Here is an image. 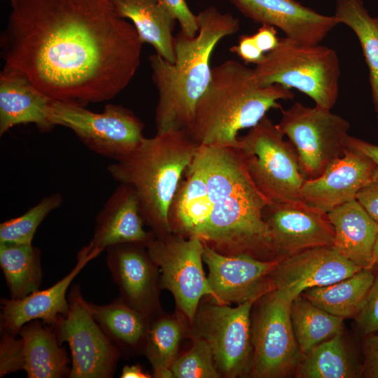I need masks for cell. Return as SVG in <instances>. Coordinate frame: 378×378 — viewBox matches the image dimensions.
<instances>
[{
    "label": "cell",
    "instance_id": "obj_22",
    "mask_svg": "<svg viewBox=\"0 0 378 378\" xmlns=\"http://www.w3.org/2000/svg\"><path fill=\"white\" fill-rule=\"evenodd\" d=\"M52 99L20 73L3 68L0 73V136L12 127L32 123L41 132L55 126L50 116Z\"/></svg>",
    "mask_w": 378,
    "mask_h": 378
},
{
    "label": "cell",
    "instance_id": "obj_14",
    "mask_svg": "<svg viewBox=\"0 0 378 378\" xmlns=\"http://www.w3.org/2000/svg\"><path fill=\"white\" fill-rule=\"evenodd\" d=\"M203 261L214 296L209 301L240 304L272 290L271 274L282 258L263 260L246 255H225L204 244Z\"/></svg>",
    "mask_w": 378,
    "mask_h": 378
},
{
    "label": "cell",
    "instance_id": "obj_25",
    "mask_svg": "<svg viewBox=\"0 0 378 378\" xmlns=\"http://www.w3.org/2000/svg\"><path fill=\"white\" fill-rule=\"evenodd\" d=\"M18 335L22 342V370L29 378L69 377L66 351L61 347L52 326L40 320L24 324Z\"/></svg>",
    "mask_w": 378,
    "mask_h": 378
},
{
    "label": "cell",
    "instance_id": "obj_31",
    "mask_svg": "<svg viewBox=\"0 0 378 378\" xmlns=\"http://www.w3.org/2000/svg\"><path fill=\"white\" fill-rule=\"evenodd\" d=\"M41 252L31 244L0 243V266L10 298L38 290L43 279Z\"/></svg>",
    "mask_w": 378,
    "mask_h": 378
},
{
    "label": "cell",
    "instance_id": "obj_35",
    "mask_svg": "<svg viewBox=\"0 0 378 378\" xmlns=\"http://www.w3.org/2000/svg\"><path fill=\"white\" fill-rule=\"evenodd\" d=\"M190 340L189 350L178 356L172 366L173 378H220L207 342L200 337Z\"/></svg>",
    "mask_w": 378,
    "mask_h": 378
},
{
    "label": "cell",
    "instance_id": "obj_24",
    "mask_svg": "<svg viewBox=\"0 0 378 378\" xmlns=\"http://www.w3.org/2000/svg\"><path fill=\"white\" fill-rule=\"evenodd\" d=\"M210 209L203 161L199 148L186 168L170 204L171 232L186 238L197 237Z\"/></svg>",
    "mask_w": 378,
    "mask_h": 378
},
{
    "label": "cell",
    "instance_id": "obj_12",
    "mask_svg": "<svg viewBox=\"0 0 378 378\" xmlns=\"http://www.w3.org/2000/svg\"><path fill=\"white\" fill-rule=\"evenodd\" d=\"M146 246L158 267L161 290L173 295L176 311L192 326L201 299L214 296L203 268L204 243L170 232L155 236Z\"/></svg>",
    "mask_w": 378,
    "mask_h": 378
},
{
    "label": "cell",
    "instance_id": "obj_4",
    "mask_svg": "<svg viewBox=\"0 0 378 378\" xmlns=\"http://www.w3.org/2000/svg\"><path fill=\"white\" fill-rule=\"evenodd\" d=\"M293 97L291 90L262 85L253 69L227 59L212 68L187 131L200 146L236 148L239 132L257 125L270 110L281 109L279 101Z\"/></svg>",
    "mask_w": 378,
    "mask_h": 378
},
{
    "label": "cell",
    "instance_id": "obj_34",
    "mask_svg": "<svg viewBox=\"0 0 378 378\" xmlns=\"http://www.w3.org/2000/svg\"><path fill=\"white\" fill-rule=\"evenodd\" d=\"M63 202V197L54 192L43 197L22 215L0 224V243L31 244L34 234L46 217Z\"/></svg>",
    "mask_w": 378,
    "mask_h": 378
},
{
    "label": "cell",
    "instance_id": "obj_7",
    "mask_svg": "<svg viewBox=\"0 0 378 378\" xmlns=\"http://www.w3.org/2000/svg\"><path fill=\"white\" fill-rule=\"evenodd\" d=\"M285 137L266 115L239 136L236 147L253 183L270 202L300 201L307 179L293 145Z\"/></svg>",
    "mask_w": 378,
    "mask_h": 378
},
{
    "label": "cell",
    "instance_id": "obj_38",
    "mask_svg": "<svg viewBox=\"0 0 378 378\" xmlns=\"http://www.w3.org/2000/svg\"><path fill=\"white\" fill-rule=\"evenodd\" d=\"M176 20L181 31L189 36H195L199 29L197 15L190 9L185 0H162Z\"/></svg>",
    "mask_w": 378,
    "mask_h": 378
},
{
    "label": "cell",
    "instance_id": "obj_29",
    "mask_svg": "<svg viewBox=\"0 0 378 378\" xmlns=\"http://www.w3.org/2000/svg\"><path fill=\"white\" fill-rule=\"evenodd\" d=\"M188 328L187 319L178 311L162 312L150 321L144 354L152 366L153 377L173 378L172 366Z\"/></svg>",
    "mask_w": 378,
    "mask_h": 378
},
{
    "label": "cell",
    "instance_id": "obj_8",
    "mask_svg": "<svg viewBox=\"0 0 378 378\" xmlns=\"http://www.w3.org/2000/svg\"><path fill=\"white\" fill-rule=\"evenodd\" d=\"M255 301L232 307L210 301L199 305L187 337H200L211 348L221 377L250 376L253 349L251 310Z\"/></svg>",
    "mask_w": 378,
    "mask_h": 378
},
{
    "label": "cell",
    "instance_id": "obj_46",
    "mask_svg": "<svg viewBox=\"0 0 378 378\" xmlns=\"http://www.w3.org/2000/svg\"><path fill=\"white\" fill-rule=\"evenodd\" d=\"M10 1L11 2V4L13 5L17 1V0H10Z\"/></svg>",
    "mask_w": 378,
    "mask_h": 378
},
{
    "label": "cell",
    "instance_id": "obj_10",
    "mask_svg": "<svg viewBox=\"0 0 378 378\" xmlns=\"http://www.w3.org/2000/svg\"><path fill=\"white\" fill-rule=\"evenodd\" d=\"M277 124L293 145L307 179L318 177L347 148L349 123L331 110L296 102Z\"/></svg>",
    "mask_w": 378,
    "mask_h": 378
},
{
    "label": "cell",
    "instance_id": "obj_45",
    "mask_svg": "<svg viewBox=\"0 0 378 378\" xmlns=\"http://www.w3.org/2000/svg\"><path fill=\"white\" fill-rule=\"evenodd\" d=\"M374 265L378 266V235L373 251Z\"/></svg>",
    "mask_w": 378,
    "mask_h": 378
},
{
    "label": "cell",
    "instance_id": "obj_23",
    "mask_svg": "<svg viewBox=\"0 0 378 378\" xmlns=\"http://www.w3.org/2000/svg\"><path fill=\"white\" fill-rule=\"evenodd\" d=\"M333 227V248L362 269L374 266L373 251L378 224L355 199L327 213Z\"/></svg>",
    "mask_w": 378,
    "mask_h": 378
},
{
    "label": "cell",
    "instance_id": "obj_42",
    "mask_svg": "<svg viewBox=\"0 0 378 378\" xmlns=\"http://www.w3.org/2000/svg\"><path fill=\"white\" fill-rule=\"evenodd\" d=\"M347 147L360 151L372 160L375 167L370 183L378 182V144L349 135L347 140Z\"/></svg>",
    "mask_w": 378,
    "mask_h": 378
},
{
    "label": "cell",
    "instance_id": "obj_44",
    "mask_svg": "<svg viewBox=\"0 0 378 378\" xmlns=\"http://www.w3.org/2000/svg\"><path fill=\"white\" fill-rule=\"evenodd\" d=\"M153 375L145 372L139 364L125 365L120 374L121 378H150Z\"/></svg>",
    "mask_w": 378,
    "mask_h": 378
},
{
    "label": "cell",
    "instance_id": "obj_30",
    "mask_svg": "<svg viewBox=\"0 0 378 378\" xmlns=\"http://www.w3.org/2000/svg\"><path fill=\"white\" fill-rule=\"evenodd\" d=\"M334 16L359 41L368 69L373 108L378 113V17L369 13L363 0H337Z\"/></svg>",
    "mask_w": 378,
    "mask_h": 378
},
{
    "label": "cell",
    "instance_id": "obj_1",
    "mask_svg": "<svg viewBox=\"0 0 378 378\" xmlns=\"http://www.w3.org/2000/svg\"><path fill=\"white\" fill-rule=\"evenodd\" d=\"M0 38L4 68L52 99L108 101L134 76L143 41L113 0H17Z\"/></svg>",
    "mask_w": 378,
    "mask_h": 378
},
{
    "label": "cell",
    "instance_id": "obj_16",
    "mask_svg": "<svg viewBox=\"0 0 378 378\" xmlns=\"http://www.w3.org/2000/svg\"><path fill=\"white\" fill-rule=\"evenodd\" d=\"M262 216L279 257L334 243L335 233L327 213L302 200L270 202Z\"/></svg>",
    "mask_w": 378,
    "mask_h": 378
},
{
    "label": "cell",
    "instance_id": "obj_32",
    "mask_svg": "<svg viewBox=\"0 0 378 378\" xmlns=\"http://www.w3.org/2000/svg\"><path fill=\"white\" fill-rule=\"evenodd\" d=\"M358 371L342 332L303 355L294 374L298 378H354Z\"/></svg>",
    "mask_w": 378,
    "mask_h": 378
},
{
    "label": "cell",
    "instance_id": "obj_28",
    "mask_svg": "<svg viewBox=\"0 0 378 378\" xmlns=\"http://www.w3.org/2000/svg\"><path fill=\"white\" fill-rule=\"evenodd\" d=\"M374 277L371 269H362L333 284L307 289L301 295L334 316L355 318L364 305Z\"/></svg>",
    "mask_w": 378,
    "mask_h": 378
},
{
    "label": "cell",
    "instance_id": "obj_9",
    "mask_svg": "<svg viewBox=\"0 0 378 378\" xmlns=\"http://www.w3.org/2000/svg\"><path fill=\"white\" fill-rule=\"evenodd\" d=\"M85 107L53 100L51 120L71 130L91 151L115 162L126 158L144 139V124L131 110L113 104L102 113Z\"/></svg>",
    "mask_w": 378,
    "mask_h": 378
},
{
    "label": "cell",
    "instance_id": "obj_37",
    "mask_svg": "<svg viewBox=\"0 0 378 378\" xmlns=\"http://www.w3.org/2000/svg\"><path fill=\"white\" fill-rule=\"evenodd\" d=\"M355 320L363 335L378 332V275L375 276L364 305Z\"/></svg>",
    "mask_w": 378,
    "mask_h": 378
},
{
    "label": "cell",
    "instance_id": "obj_26",
    "mask_svg": "<svg viewBox=\"0 0 378 378\" xmlns=\"http://www.w3.org/2000/svg\"><path fill=\"white\" fill-rule=\"evenodd\" d=\"M95 321L124 357L144 354L150 319L120 298L98 305L87 302Z\"/></svg>",
    "mask_w": 378,
    "mask_h": 378
},
{
    "label": "cell",
    "instance_id": "obj_40",
    "mask_svg": "<svg viewBox=\"0 0 378 378\" xmlns=\"http://www.w3.org/2000/svg\"><path fill=\"white\" fill-rule=\"evenodd\" d=\"M364 365L365 377L378 378V334L368 335L364 342Z\"/></svg>",
    "mask_w": 378,
    "mask_h": 378
},
{
    "label": "cell",
    "instance_id": "obj_18",
    "mask_svg": "<svg viewBox=\"0 0 378 378\" xmlns=\"http://www.w3.org/2000/svg\"><path fill=\"white\" fill-rule=\"evenodd\" d=\"M253 22L279 29L285 37L304 45H316L340 23L296 0H228Z\"/></svg>",
    "mask_w": 378,
    "mask_h": 378
},
{
    "label": "cell",
    "instance_id": "obj_33",
    "mask_svg": "<svg viewBox=\"0 0 378 378\" xmlns=\"http://www.w3.org/2000/svg\"><path fill=\"white\" fill-rule=\"evenodd\" d=\"M290 314L293 332L303 355L343 332L342 318L327 312L301 295L292 300Z\"/></svg>",
    "mask_w": 378,
    "mask_h": 378
},
{
    "label": "cell",
    "instance_id": "obj_6",
    "mask_svg": "<svg viewBox=\"0 0 378 378\" xmlns=\"http://www.w3.org/2000/svg\"><path fill=\"white\" fill-rule=\"evenodd\" d=\"M253 69L262 85L296 89L316 106L331 110L337 100L340 64L336 52L329 47L281 38Z\"/></svg>",
    "mask_w": 378,
    "mask_h": 378
},
{
    "label": "cell",
    "instance_id": "obj_27",
    "mask_svg": "<svg viewBox=\"0 0 378 378\" xmlns=\"http://www.w3.org/2000/svg\"><path fill=\"white\" fill-rule=\"evenodd\" d=\"M118 14L130 19L143 43L151 45L158 55L174 63L176 19L162 0H113Z\"/></svg>",
    "mask_w": 378,
    "mask_h": 378
},
{
    "label": "cell",
    "instance_id": "obj_13",
    "mask_svg": "<svg viewBox=\"0 0 378 378\" xmlns=\"http://www.w3.org/2000/svg\"><path fill=\"white\" fill-rule=\"evenodd\" d=\"M69 311L53 328L60 344H68L70 378H110L121 354L92 315L78 285L67 296Z\"/></svg>",
    "mask_w": 378,
    "mask_h": 378
},
{
    "label": "cell",
    "instance_id": "obj_43",
    "mask_svg": "<svg viewBox=\"0 0 378 378\" xmlns=\"http://www.w3.org/2000/svg\"><path fill=\"white\" fill-rule=\"evenodd\" d=\"M253 35L258 48L265 54L277 47L280 38L276 29L272 26L262 24Z\"/></svg>",
    "mask_w": 378,
    "mask_h": 378
},
{
    "label": "cell",
    "instance_id": "obj_15",
    "mask_svg": "<svg viewBox=\"0 0 378 378\" xmlns=\"http://www.w3.org/2000/svg\"><path fill=\"white\" fill-rule=\"evenodd\" d=\"M106 251V264L119 288V298L150 320L162 313L160 271L146 246L119 244Z\"/></svg>",
    "mask_w": 378,
    "mask_h": 378
},
{
    "label": "cell",
    "instance_id": "obj_2",
    "mask_svg": "<svg viewBox=\"0 0 378 378\" xmlns=\"http://www.w3.org/2000/svg\"><path fill=\"white\" fill-rule=\"evenodd\" d=\"M210 209L197 237L225 255L280 258L262 212L270 202L257 188L235 147L200 146Z\"/></svg>",
    "mask_w": 378,
    "mask_h": 378
},
{
    "label": "cell",
    "instance_id": "obj_17",
    "mask_svg": "<svg viewBox=\"0 0 378 378\" xmlns=\"http://www.w3.org/2000/svg\"><path fill=\"white\" fill-rule=\"evenodd\" d=\"M362 270L332 246L316 247L283 257L271 274L273 290L292 301L304 290L327 286Z\"/></svg>",
    "mask_w": 378,
    "mask_h": 378
},
{
    "label": "cell",
    "instance_id": "obj_20",
    "mask_svg": "<svg viewBox=\"0 0 378 378\" xmlns=\"http://www.w3.org/2000/svg\"><path fill=\"white\" fill-rule=\"evenodd\" d=\"M93 236L79 252L98 256L111 246L125 243L146 245L155 237L144 228L139 201L133 188L120 183L97 214Z\"/></svg>",
    "mask_w": 378,
    "mask_h": 378
},
{
    "label": "cell",
    "instance_id": "obj_5",
    "mask_svg": "<svg viewBox=\"0 0 378 378\" xmlns=\"http://www.w3.org/2000/svg\"><path fill=\"white\" fill-rule=\"evenodd\" d=\"M199 147L187 130H169L144 137L126 158L107 166L114 180L133 188L144 223L155 236L171 232L169 206Z\"/></svg>",
    "mask_w": 378,
    "mask_h": 378
},
{
    "label": "cell",
    "instance_id": "obj_41",
    "mask_svg": "<svg viewBox=\"0 0 378 378\" xmlns=\"http://www.w3.org/2000/svg\"><path fill=\"white\" fill-rule=\"evenodd\" d=\"M356 200L378 224V182L369 183L362 188Z\"/></svg>",
    "mask_w": 378,
    "mask_h": 378
},
{
    "label": "cell",
    "instance_id": "obj_3",
    "mask_svg": "<svg viewBox=\"0 0 378 378\" xmlns=\"http://www.w3.org/2000/svg\"><path fill=\"white\" fill-rule=\"evenodd\" d=\"M197 18L199 29L195 36L180 31L174 36V63L157 53L148 58L158 94L155 111L157 132L188 129L197 102L210 83L215 47L240 28L238 18L214 6L201 10Z\"/></svg>",
    "mask_w": 378,
    "mask_h": 378
},
{
    "label": "cell",
    "instance_id": "obj_47",
    "mask_svg": "<svg viewBox=\"0 0 378 378\" xmlns=\"http://www.w3.org/2000/svg\"><path fill=\"white\" fill-rule=\"evenodd\" d=\"M377 123L378 125V113H377Z\"/></svg>",
    "mask_w": 378,
    "mask_h": 378
},
{
    "label": "cell",
    "instance_id": "obj_11",
    "mask_svg": "<svg viewBox=\"0 0 378 378\" xmlns=\"http://www.w3.org/2000/svg\"><path fill=\"white\" fill-rule=\"evenodd\" d=\"M291 302L272 290L254 302L251 310L253 356L250 377L283 378L295 374L303 354L293 329Z\"/></svg>",
    "mask_w": 378,
    "mask_h": 378
},
{
    "label": "cell",
    "instance_id": "obj_39",
    "mask_svg": "<svg viewBox=\"0 0 378 378\" xmlns=\"http://www.w3.org/2000/svg\"><path fill=\"white\" fill-rule=\"evenodd\" d=\"M230 51L236 54L245 63L255 65L262 62L266 55L258 48L253 35L248 34L241 35L237 45L232 46Z\"/></svg>",
    "mask_w": 378,
    "mask_h": 378
},
{
    "label": "cell",
    "instance_id": "obj_36",
    "mask_svg": "<svg viewBox=\"0 0 378 378\" xmlns=\"http://www.w3.org/2000/svg\"><path fill=\"white\" fill-rule=\"evenodd\" d=\"M21 339L2 333L0 342V377L22 370Z\"/></svg>",
    "mask_w": 378,
    "mask_h": 378
},
{
    "label": "cell",
    "instance_id": "obj_21",
    "mask_svg": "<svg viewBox=\"0 0 378 378\" xmlns=\"http://www.w3.org/2000/svg\"><path fill=\"white\" fill-rule=\"evenodd\" d=\"M95 255H85L80 252L77 262L71 271L48 288L36 290L26 297L14 300H1V332L16 336L21 328L28 322L40 320L52 328L61 316L69 311L66 291L77 274Z\"/></svg>",
    "mask_w": 378,
    "mask_h": 378
},
{
    "label": "cell",
    "instance_id": "obj_19",
    "mask_svg": "<svg viewBox=\"0 0 378 378\" xmlns=\"http://www.w3.org/2000/svg\"><path fill=\"white\" fill-rule=\"evenodd\" d=\"M372 160L359 150L347 147L321 175L306 179L301 200L325 213L352 200L368 185L374 169Z\"/></svg>",
    "mask_w": 378,
    "mask_h": 378
}]
</instances>
